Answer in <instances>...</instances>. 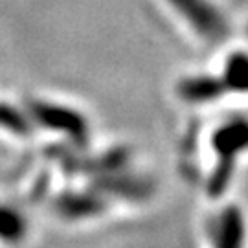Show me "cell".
<instances>
[{
    "instance_id": "6da1fadb",
    "label": "cell",
    "mask_w": 248,
    "mask_h": 248,
    "mask_svg": "<svg viewBox=\"0 0 248 248\" xmlns=\"http://www.w3.org/2000/svg\"><path fill=\"white\" fill-rule=\"evenodd\" d=\"M213 151L217 155V164L208 180V193L221 197L230 186L237 158L248 151V118L232 116L217 127L212 138Z\"/></svg>"
},
{
    "instance_id": "7a4b0ae2",
    "label": "cell",
    "mask_w": 248,
    "mask_h": 248,
    "mask_svg": "<svg viewBox=\"0 0 248 248\" xmlns=\"http://www.w3.org/2000/svg\"><path fill=\"white\" fill-rule=\"evenodd\" d=\"M199 37L219 41L228 33V22L212 0H168Z\"/></svg>"
},
{
    "instance_id": "3957f363",
    "label": "cell",
    "mask_w": 248,
    "mask_h": 248,
    "mask_svg": "<svg viewBox=\"0 0 248 248\" xmlns=\"http://www.w3.org/2000/svg\"><path fill=\"white\" fill-rule=\"evenodd\" d=\"M208 235L212 248H247L248 226L243 210L226 206L210 219Z\"/></svg>"
},
{
    "instance_id": "277c9868",
    "label": "cell",
    "mask_w": 248,
    "mask_h": 248,
    "mask_svg": "<svg viewBox=\"0 0 248 248\" xmlns=\"http://www.w3.org/2000/svg\"><path fill=\"white\" fill-rule=\"evenodd\" d=\"M30 112L41 125H46L55 131H62L72 138L83 140L87 136V122L83 120V116L66 107L35 101V103H30Z\"/></svg>"
},
{
    "instance_id": "5b68a950",
    "label": "cell",
    "mask_w": 248,
    "mask_h": 248,
    "mask_svg": "<svg viewBox=\"0 0 248 248\" xmlns=\"http://www.w3.org/2000/svg\"><path fill=\"white\" fill-rule=\"evenodd\" d=\"M178 94L187 103L204 105V103H213L219 98H222L226 94V89L222 85L221 78L201 74V76H191V78L180 81Z\"/></svg>"
},
{
    "instance_id": "8992f818",
    "label": "cell",
    "mask_w": 248,
    "mask_h": 248,
    "mask_svg": "<svg viewBox=\"0 0 248 248\" xmlns=\"http://www.w3.org/2000/svg\"><path fill=\"white\" fill-rule=\"evenodd\" d=\"M221 81L226 92L248 94V52H232L222 64Z\"/></svg>"
},
{
    "instance_id": "52a82bcc",
    "label": "cell",
    "mask_w": 248,
    "mask_h": 248,
    "mask_svg": "<svg viewBox=\"0 0 248 248\" xmlns=\"http://www.w3.org/2000/svg\"><path fill=\"white\" fill-rule=\"evenodd\" d=\"M103 199L89 193H66L57 199V208L62 215L70 217H85V215H96L103 210Z\"/></svg>"
},
{
    "instance_id": "ba28073f",
    "label": "cell",
    "mask_w": 248,
    "mask_h": 248,
    "mask_svg": "<svg viewBox=\"0 0 248 248\" xmlns=\"http://www.w3.org/2000/svg\"><path fill=\"white\" fill-rule=\"evenodd\" d=\"M24 230L26 228H24L22 217L6 206H0V239L15 243V241L22 239Z\"/></svg>"
},
{
    "instance_id": "9c48e42d",
    "label": "cell",
    "mask_w": 248,
    "mask_h": 248,
    "mask_svg": "<svg viewBox=\"0 0 248 248\" xmlns=\"http://www.w3.org/2000/svg\"><path fill=\"white\" fill-rule=\"evenodd\" d=\"M0 125L17 134L30 133V124H28L26 118L20 114L18 110H15L13 107L2 105V103H0Z\"/></svg>"
}]
</instances>
